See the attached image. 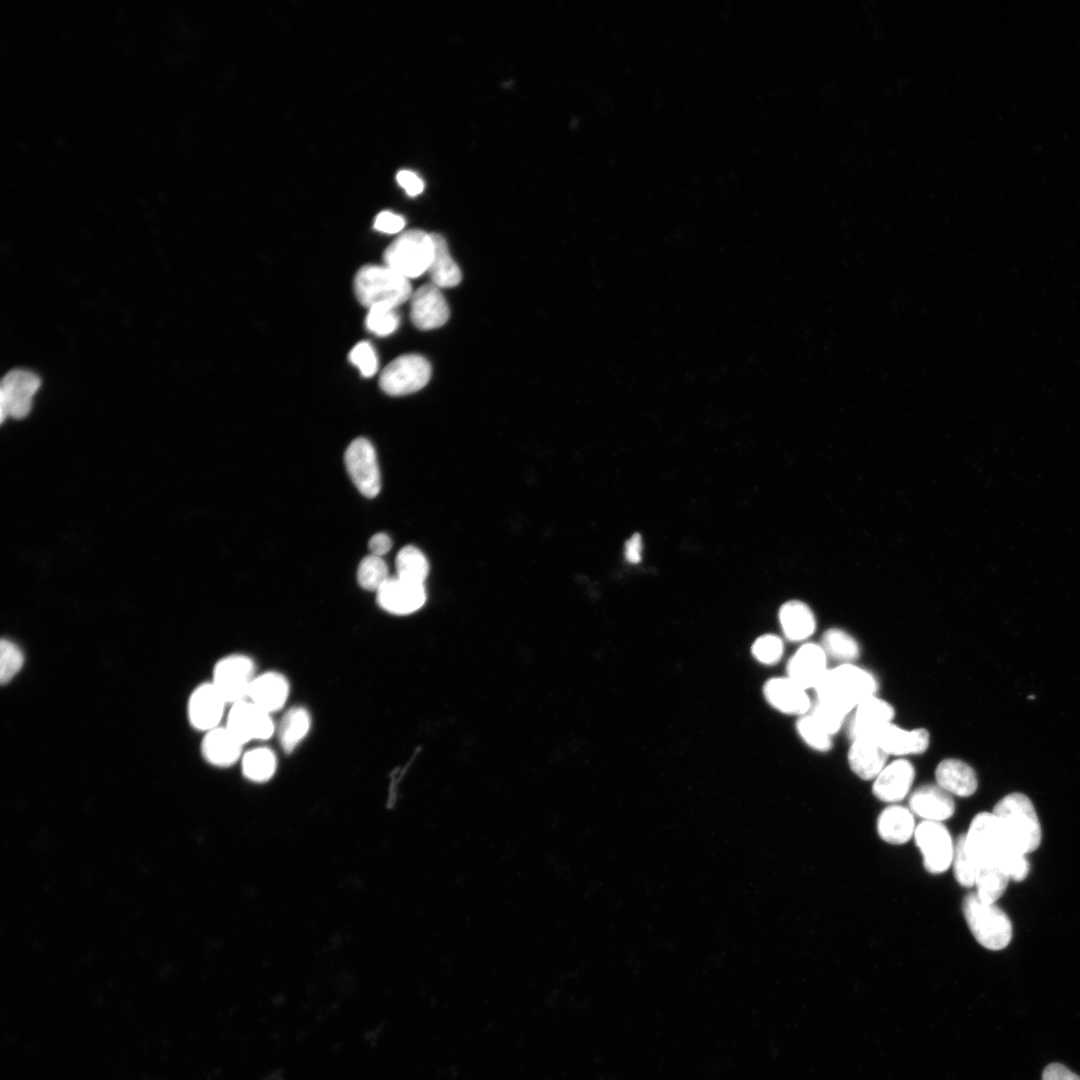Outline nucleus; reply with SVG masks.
Listing matches in <instances>:
<instances>
[{
    "label": "nucleus",
    "mask_w": 1080,
    "mask_h": 1080,
    "mask_svg": "<svg viewBox=\"0 0 1080 1080\" xmlns=\"http://www.w3.org/2000/svg\"><path fill=\"white\" fill-rule=\"evenodd\" d=\"M878 683L868 670L853 663L829 668L815 687L816 701L848 714L863 700L876 695Z\"/></svg>",
    "instance_id": "nucleus-1"
},
{
    "label": "nucleus",
    "mask_w": 1080,
    "mask_h": 1080,
    "mask_svg": "<svg viewBox=\"0 0 1080 1080\" xmlns=\"http://www.w3.org/2000/svg\"><path fill=\"white\" fill-rule=\"evenodd\" d=\"M992 813L1010 845L1022 854L1035 851L1041 843V826L1032 801L1013 792L1000 799Z\"/></svg>",
    "instance_id": "nucleus-2"
},
{
    "label": "nucleus",
    "mask_w": 1080,
    "mask_h": 1080,
    "mask_svg": "<svg viewBox=\"0 0 1080 1080\" xmlns=\"http://www.w3.org/2000/svg\"><path fill=\"white\" fill-rule=\"evenodd\" d=\"M354 292L367 308L385 305L396 309L412 295L409 280L386 265L360 268L354 278Z\"/></svg>",
    "instance_id": "nucleus-3"
},
{
    "label": "nucleus",
    "mask_w": 1080,
    "mask_h": 1080,
    "mask_svg": "<svg viewBox=\"0 0 1080 1080\" xmlns=\"http://www.w3.org/2000/svg\"><path fill=\"white\" fill-rule=\"evenodd\" d=\"M967 925L977 942L989 950H1002L1012 939V923L995 903H987L977 893L967 894L962 902Z\"/></svg>",
    "instance_id": "nucleus-4"
},
{
    "label": "nucleus",
    "mask_w": 1080,
    "mask_h": 1080,
    "mask_svg": "<svg viewBox=\"0 0 1080 1080\" xmlns=\"http://www.w3.org/2000/svg\"><path fill=\"white\" fill-rule=\"evenodd\" d=\"M965 845L976 866L994 864L1003 869L1013 855L1020 853L1010 845L992 812H981L973 818Z\"/></svg>",
    "instance_id": "nucleus-5"
},
{
    "label": "nucleus",
    "mask_w": 1080,
    "mask_h": 1080,
    "mask_svg": "<svg viewBox=\"0 0 1080 1080\" xmlns=\"http://www.w3.org/2000/svg\"><path fill=\"white\" fill-rule=\"evenodd\" d=\"M432 234L412 229L400 234L385 250V265L406 279L427 272L433 256Z\"/></svg>",
    "instance_id": "nucleus-6"
},
{
    "label": "nucleus",
    "mask_w": 1080,
    "mask_h": 1080,
    "mask_svg": "<svg viewBox=\"0 0 1080 1080\" xmlns=\"http://www.w3.org/2000/svg\"><path fill=\"white\" fill-rule=\"evenodd\" d=\"M429 362L417 354H405L392 360L381 372L380 388L391 396H404L422 389L430 380Z\"/></svg>",
    "instance_id": "nucleus-7"
},
{
    "label": "nucleus",
    "mask_w": 1080,
    "mask_h": 1080,
    "mask_svg": "<svg viewBox=\"0 0 1080 1080\" xmlns=\"http://www.w3.org/2000/svg\"><path fill=\"white\" fill-rule=\"evenodd\" d=\"M255 677V664L250 657L231 654L217 661L211 682L226 702L233 704L248 699Z\"/></svg>",
    "instance_id": "nucleus-8"
},
{
    "label": "nucleus",
    "mask_w": 1080,
    "mask_h": 1080,
    "mask_svg": "<svg viewBox=\"0 0 1080 1080\" xmlns=\"http://www.w3.org/2000/svg\"><path fill=\"white\" fill-rule=\"evenodd\" d=\"M915 842L925 869L932 874L946 872L952 864L955 844L942 822L923 820L916 826Z\"/></svg>",
    "instance_id": "nucleus-9"
},
{
    "label": "nucleus",
    "mask_w": 1080,
    "mask_h": 1080,
    "mask_svg": "<svg viewBox=\"0 0 1080 1080\" xmlns=\"http://www.w3.org/2000/svg\"><path fill=\"white\" fill-rule=\"evenodd\" d=\"M344 461L356 488L368 498L377 496L381 477L372 443L363 437L354 439L345 451Z\"/></svg>",
    "instance_id": "nucleus-10"
},
{
    "label": "nucleus",
    "mask_w": 1080,
    "mask_h": 1080,
    "mask_svg": "<svg viewBox=\"0 0 1080 1080\" xmlns=\"http://www.w3.org/2000/svg\"><path fill=\"white\" fill-rule=\"evenodd\" d=\"M225 727L244 745L269 739L275 732L271 714L245 699L231 704Z\"/></svg>",
    "instance_id": "nucleus-11"
},
{
    "label": "nucleus",
    "mask_w": 1080,
    "mask_h": 1080,
    "mask_svg": "<svg viewBox=\"0 0 1080 1080\" xmlns=\"http://www.w3.org/2000/svg\"><path fill=\"white\" fill-rule=\"evenodd\" d=\"M40 387L39 377L26 370H12L1 381L0 416L1 422L7 416L25 417L32 406V397Z\"/></svg>",
    "instance_id": "nucleus-12"
},
{
    "label": "nucleus",
    "mask_w": 1080,
    "mask_h": 1080,
    "mask_svg": "<svg viewBox=\"0 0 1080 1080\" xmlns=\"http://www.w3.org/2000/svg\"><path fill=\"white\" fill-rule=\"evenodd\" d=\"M226 700L212 682H203L190 693L186 714L191 727L203 733L220 726Z\"/></svg>",
    "instance_id": "nucleus-13"
},
{
    "label": "nucleus",
    "mask_w": 1080,
    "mask_h": 1080,
    "mask_svg": "<svg viewBox=\"0 0 1080 1080\" xmlns=\"http://www.w3.org/2000/svg\"><path fill=\"white\" fill-rule=\"evenodd\" d=\"M377 603L395 615H407L419 610L426 601L424 584L390 576L376 592Z\"/></svg>",
    "instance_id": "nucleus-14"
},
{
    "label": "nucleus",
    "mask_w": 1080,
    "mask_h": 1080,
    "mask_svg": "<svg viewBox=\"0 0 1080 1080\" xmlns=\"http://www.w3.org/2000/svg\"><path fill=\"white\" fill-rule=\"evenodd\" d=\"M410 316L413 324L421 330L444 325L449 318L448 304L440 288L432 283L420 286L410 297Z\"/></svg>",
    "instance_id": "nucleus-15"
},
{
    "label": "nucleus",
    "mask_w": 1080,
    "mask_h": 1080,
    "mask_svg": "<svg viewBox=\"0 0 1080 1080\" xmlns=\"http://www.w3.org/2000/svg\"><path fill=\"white\" fill-rule=\"evenodd\" d=\"M827 662L820 643L806 642L789 659L787 676L806 690L815 689L829 669Z\"/></svg>",
    "instance_id": "nucleus-16"
},
{
    "label": "nucleus",
    "mask_w": 1080,
    "mask_h": 1080,
    "mask_svg": "<svg viewBox=\"0 0 1080 1080\" xmlns=\"http://www.w3.org/2000/svg\"><path fill=\"white\" fill-rule=\"evenodd\" d=\"M762 690L769 705L781 713L800 717L812 707L807 690L788 676L767 680Z\"/></svg>",
    "instance_id": "nucleus-17"
},
{
    "label": "nucleus",
    "mask_w": 1080,
    "mask_h": 1080,
    "mask_svg": "<svg viewBox=\"0 0 1080 1080\" xmlns=\"http://www.w3.org/2000/svg\"><path fill=\"white\" fill-rule=\"evenodd\" d=\"M915 779V768L911 762L898 758L886 764L873 780L874 796L884 802L901 801L910 792Z\"/></svg>",
    "instance_id": "nucleus-18"
},
{
    "label": "nucleus",
    "mask_w": 1080,
    "mask_h": 1080,
    "mask_svg": "<svg viewBox=\"0 0 1080 1080\" xmlns=\"http://www.w3.org/2000/svg\"><path fill=\"white\" fill-rule=\"evenodd\" d=\"M870 737H873L889 756L899 758L924 753L930 744V734L925 728L905 729L893 722Z\"/></svg>",
    "instance_id": "nucleus-19"
},
{
    "label": "nucleus",
    "mask_w": 1080,
    "mask_h": 1080,
    "mask_svg": "<svg viewBox=\"0 0 1080 1080\" xmlns=\"http://www.w3.org/2000/svg\"><path fill=\"white\" fill-rule=\"evenodd\" d=\"M895 710L886 700L877 695L860 702L851 716L848 733L851 740L872 736L880 728L893 722Z\"/></svg>",
    "instance_id": "nucleus-20"
},
{
    "label": "nucleus",
    "mask_w": 1080,
    "mask_h": 1080,
    "mask_svg": "<svg viewBox=\"0 0 1080 1080\" xmlns=\"http://www.w3.org/2000/svg\"><path fill=\"white\" fill-rule=\"evenodd\" d=\"M909 809L926 821L943 822L953 816L955 803L938 784H925L910 794Z\"/></svg>",
    "instance_id": "nucleus-21"
},
{
    "label": "nucleus",
    "mask_w": 1080,
    "mask_h": 1080,
    "mask_svg": "<svg viewBox=\"0 0 1080 1080\" xmlns=\"http://www.w3.org/2000/svg\"><path fill=\"white\" fill-rule=\"evenodd\" d=\"M243 744L225 727L204 733L200 744L203 759L215 767H229L242 758Z\"/></svg>",
    "instance_id": "nucleus-22"
},
{
    "label": "nucleus",
    "mask_w": 1080,
    "mask_h": 1080,
    "mask_svg": "<svg viewBox=\"0 0 1080 1080\" xmlns=\"http://www.w3.org/2000/svg\"><path fill=\"white\" fill-rule=\"evenodd\" d=\"M848 751L850 769L863 780H874L886 766L889 755L873 737L851 740Z\"/></svg>",
    "instance_id": "nucleus-23"
},
{
    "label": "nucleus",
    "mask_w": 1080,
    "mask_h": 1080,
    "mask_svg": "<svg viewBox=\"0 0 1080 1080\" xmlns=\"http://www.w3.org/2000/svg\"><path fill=\"white\" fill-rule=\"evenodd\" d=\"M289 691L287 678L281 673L269 671L256 675L249 690L248 700L272 714L283 708Z\"/></svg>",
    "instance_id": "nucleus-24"
},
{
    "label": "nucleus",
    "mask_w": 1080,
    "mask_h": 1080,
    "mask_svg": "<svg viewBox=\"0 0 1080 1080\" xmlns=\"http://www.w3.org/2000/svg\"><path fill=\"white\" fill-rule=\"evenodd\" d=\"M937 784L952 796L969 797L978 787L974 769L956 758L943 759L935 769Z\"/></svg>",
    "instance_id": "nucleus-25"
},
{
    "label": "nucleus",
    "mask_w": 1080,
    "mask_h": 1080,
    "mask_svg": "<svg viewBox=\"0 0 1080 1080\" xmlns=\"http://www.w3.org/2000/svg\"><path fill=\"white\" fill-rule=\"evenodd\" d=\"M914 814L900 805L886 807L877 820V832L880 838L893 845L908 842L915 832Z\"/></svg>",
    "instance_id": "nucleus-26"
},
{
    "label": "nucleus",
    "mask_w": 1080,
    "mask_h": 1080,
    "mask_svg": "<svg viewBox=\"0 0 1080 1080\" xmlns=\"http://www.w3.org/2000/svg\"><path fill=\"white\" fill-rule=\"evenodd\" d=\"M778 618L784 636L790 641H804L812 636L816 628L812 610L798 600L784 603L780 607Z\"/></svg>",
    "instance_id": "nucleus-27"
},
{
    "label": "nucleus",
    "mask_w": 1080,
    "mask_h": 1080,
    "mask_svg": "<svg viewBox=\"0 0 1080 1080\" xmlns=\"http://www.w3.org/2000/svg\"><path fill=\"white\" fill-rule=\"evenodd\" d=\"M434 249L432 260L428 269L432 284L439 288H448L458 285L461 281V270L451 257L445 239L436 233L432 234Z\"/></svg>",
    "instance_id": "nucleus-28"
},
{
    "label": "nucleus",
    "mask_w": 1080,
    "mask_h": 1080,
    "mask_svg": "<svg viewBox=\"0 0 1080 1080\" xmlns=\"http://www.w3.org/2000/svg\"><path fill=\"white\" fill-rule=\"evenodd\" d=\"M311 727L309 711L302 706L290 708L278 727V740L285 753L293 752L304 740Z\"/></svg>",
    "instance_id": "nucleus-29"
},
{
    "label": "nucleus",
    "mask_w": 1080,
    "mask_h": 1080,
    "mask_svg": "<svg viewBox=\"0 0 1080 1080\" xmlns=\"http://www.w3.org/2000/svg\"><path fill=\"white\" fill-rule=\"evenodd\" d=\"M820 645L827 657L840 662V664L853 663L860 654V646L857 640L841 628L826 630Z\"/></svg>",
    "instance_id": "nucleus-30"
},
{
    "label": "nucleus",
    "mask_w": 1080,
    "mask_h": 1080,
    "mask_svg": "<svg viewBox=\"0 0 1080 1080\" xmlns=\"http://www.w3.org/2000/svg\"><path fill=\"white\" fill-rule=\"evenodd\" d=\"M1009 876L998 865H979L976 869L975 886L979 898L987 903H995L1005 892Z\"/></svg>",
    "instance_id": "nucleus-31"
},
{
    "label": "nucleus",
    "mask_w": 1080,
    "mask_h": 1080,
    "mask_svg": "<svg viewBox=\"0 0 1080 1080\" xmlns=\"http://www.w3.org/2000/svg\"><path fill=\"white\" fill-rule=\"evenodd\" d=\"M244 776L254 782H265L275 773L277 758L267 747H256L247 751L241 758Z\"/></svg>",
    "instance_id": "nucleus-32"
},
{
    "label": "nucleus",
    "mask_w": 1080,
    "mask_h": 1080,
    "mask_svg": "<svg viewBox=\"0 0 1080 1080\" xmlns=\"http://www.w3.org/2000/svg\"><path fill=\"white\" fill-rule=\"evenodd\" d=\"M396 576L424 584L429 572V564L424 554L415 546L403 547L396 556Z\"/></svg>",
    "instance_id": "nucleus-33"
},
{
    "label": "nucleus",
    "mask_w": 1080,
    "mask_h": 1080,
    "mask_svg": "<svg viewBox=\"0 0 1080 1080\" xmlns=\"http://www.w3.org/2000/svg\"><path fill=\"white\" fill-rule=\"evenodd\" d=\"M389 577L388 567L382 557L370 554L359 563L357 581L367 591L377 592Z\"/></svg>",
    "instance_id": "nucleus-34"
},
{
    "label": "nucleus",
    "mask_w": 1080,
    "mask_h": 1080,
    "mask_svg": "<svg viewBox=\"0 0 1080 1080\" xmlns=\"http://www.w3.org/2000/svg\"><path fill=\"white\" fill-rule=\"evenodd\" d=\"M796 730L800 738L811 749L827 752L832 748V736L816 722L809 712L798 718Z\"/></svg>",
    "instance_id": "nucleus-35"
},
{
    "label": "nucleus",
    "mask_w": 1080,
    "mask_h": 1080,
    "mask_svg": "<svg viewBox=\"0 0 1080 1080\" xmlns=\"http://www.w3.org/2000/svg\"><path fill=\"white\" fill-rule=\"evenodd\" d=\"M25 656L20 646L8 638H2L0 642V682L2 685L11 682L22 670Z\"/></svg>",
    "instance_id": "nucleus-36"
},
{
    "label": "nucleus",
    "mask_w": 1080,
    "mask_h": 1080,
    "mask_svg": "<svg viewBox=\"0 0 1080 1080\" xmlns=\"http://www.w3.org/2000/svg\"><path fill=\"white\" fill-rule=\"evenodd\" d=\"M952 865L954 876L961 886H975L977 866L966 848L965 834L960 835L955 843Z\"/></svg>",
    "instance_id": "nucleus-37"
},
{
    "label": "nucleus",
    "mask_w": 1080,
    "mask_h": 1080,
    "mask_svg": "<svg viewBox=\"0 0 1080 1080\" xmlns=\"http://www.w3.org/2000/svg\"><path fill=\"white\" fill-rule=\"evenodd\" d=\"M399 320V315L395 308L385 305H375L368 308L365 323L370 332L378 336H386L393 333L398 328Z\"/></svg>",
    "instance_id": "nucleus-38"
},
{
    "label": "nucleus",
    "mask_w": 1080,
    "mask_h": 1080,
    "mask_svg": "<svg viewBox=\"0 0 1080 1080\" xmlns=\"http://www.w3.org/2000/svg\"><path fill=\"white\" fill-rule=\"evenodd\" d=\"M753 657L762 664L771 665L780 661L784 652L783 640L775 634L759 636L751 646Z\"/></svg>",
    "instance_id": "nucleus-39"
},
{
    "label": "nucleus",
    "mask_w": 1080,
    "mask_h": 1080,
    "mask_svg": "<svg viewBox=\"0 0 1080 1080\" xmlns=\"http://www.w3.org/2000/svg\"><path fill=\"white\" fill-rule=\"evenodd\" d=\"M809 714L831 736L836 734L842 727L847 714L827 704L816 701L812 703Z\"/></svg>",
    "instance_id": "nucleus-40"
},
{
    "label": "nucleus",
    "mask_w": 1080,
    "mask_h": 1080,
    "mask_svg": "<svg viewBox=\"0 0 1080 1080\" xmlns=\"http://www.w3.org/2000/svg\"><path fill=\"white\" fill-rule=\"evenodd\" d=\"M348 358L365 377H371L377 371L378 358L373 346L367 341L357 343L349 352Z\"/></svg>",
    "instance_id": "nucleus-41"
},
{
    "label": "nucleus",
    "mask_w": 1080,
    "mask_h": 1080,
    "mask_svg": "<svg viewBox=\"0 0 1080 1080\" xmlns=\"http://www.w3.org/2000/svg\"><path fill=\"white\" fill-rule=\"evenodd\" d=\"M405 226L402 216L390 211L380 212L374 222V228L380 232L394 234L401 231Z\"/></svg>",
    "instance_id": "nucleus-42"
},
{
    "label": "nucleus",
    "mask_w": 1080,
    "mask_h": 1080,
    "mask_svg": "<svg viewBox=\"0 0 1080 1080\" xmlns=\"http://www.w3.org/2000/svg\"><path fill=\"white\" fill-rule=\"evenodd\" d=\"M396 179L409 196H416L424 189L423 181L412 171L401 170Z\"/></svg>",
    "instance_id": "nucleus-43"
},
{
    "label": "nucleus",
    "mask_w": 1080,
    "mask_h": 1080,
    "mask_svg": "<svg viewBox=\"0 0 1080 1080\" xmlns=\"http://www.w3.org/2000/svg\"><path fill=\"white\" fill-rule=\"evenodd\" d=\"M1041 1080H1080V1076L1061 1063H1051L1044 1068Z\"/></svg>",
    "instance_id": "nucleus-44"
},
{
    "label": "nucleus",
    "mask_w": 1080,
    "mask_h": 1080,
    "mask_svg": "<svg viewBox=\"0 0 1080 1080\" xmlns=\"http://www.w3.org/2000/svg\"><path fill=\"white\" fill-rule=\"evenodd\" d=\"M368 547L372 555L382 557L390 551L392 540L385 533H376L370 538Z\"/></svg>",
    "instance_id": "nucleus-45"
},
{
    "label": "nucleus",
    "mask_w": 1080,
    "mask_h": 1080,
    "mask_svg": "<svg viewBox=\"0 0 1080 1080\" xmlns=\"http://www.w3.org/2000/svg\"><path fill=\"white\" fill-rule=\"evenodd\" d=\"M641 551V535L636 533L632 535L625 543V557L631 563H638L641 560Z\"/></svg>",
    "instance_id": "nucleus-46"
}]
</instances>
